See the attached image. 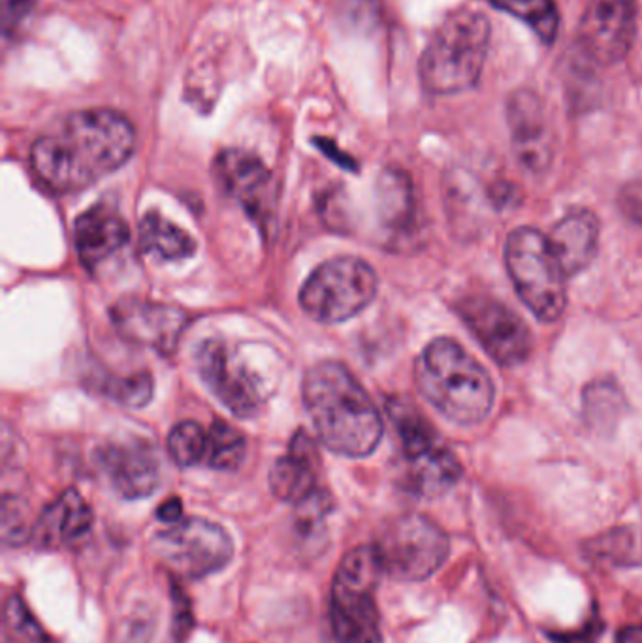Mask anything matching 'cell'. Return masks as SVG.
I'll return each mask as SVG.
<instances>
[{
  "label": "cell",
  "mask_w": 642,
  "mask_h": 643,
  "mask_svg": "<svg viewBox=\"0 0 642 643\" xmlns=\"http://www.w3.org/2000/svg\"><path fill=\"white\" fill-rule=\"evenodd\" d=\"M136 130L115 110L70 113L55 132L34 142L31 166L55 192L87 189L119 170L134 153Z\"/></svg>",
  "instance_id": "6da1fadb"
},
{
  "label": "cell",
  "mask_w": 642,
  "mask_h": 643,
  "mask_svg": "<svg viewBox=\"0 0 642 643\" xmlns=\"http://www.w3.org/2000/svg\"><path fill=\"white\" fill-rule=\"evenodd\" d=\"M304 405L319 439L345 457H366L383 439V420L370 395L339 361L313 365L302 382Z\"/></svg>",
  "instance_id": "7a4b0ae2"
},
{
  "label": "cell",
  "mask_w": 642,
  "mask_h": 643,
  "mask_svg": "<svg viewBox=\"0 0 642 643\" xmlns=\"http://www.w3.org/2000/svg\"><path fill=\"white\" fill-rule=\"evenodd\" d=\"M415 382L424 399L452 424H481L496 401V386L488 371L449 337L434 339L422 350Z\"/></svg>",
  "instance_id": "3957f363"
},
{
  "label": "cell",
  "mask_w": 642,
  "mask_h": 643,
  "mask_svg": "<svg viewBox=\"0 0 642 643\" xmlns=\"http://www.w3.org/2000/svg\"><path fill=\"white\" fill-rule=\"evenodd\" d=\"M490 34V21L482 12L469 8L452 12L437 27L420 57L422 87L439 96L475 87L486 63Z\"/></svg>",
  "instance_id": "277c9868"
},
{
  "label": "cell",
  "mask_w": 642,
  "mask_h": 643,
  "mask_svg": "<svg viewBox=\"0 0 642 643\" xmlns=\"http://www.w3.org/2000/svg\"><path fill=\"white\" fill-rule=\"evenodd\" d=\"M385 574L377 549L358 546L339 563L330 589V643H381L375 591Z\"/></svg>",
  "instance_id": "5b68a950"
},
{
  "label": "cell",
  "mask_w": 642,
  "mask_h": 643,
  "mask_svg": "<svg viewBox=\"0 0 642 643\" xmlns=\"http://www.w3.org/2000/svg\"><path fill=\"white\" fill-rule=\"evenodd\" d=\"M505 266L522 303L543 324L560 320L567 307V275L548 237L531 226L513 230L505 241Z\"/></svg>",
  "instance_id": "8992f818"
},
{
  "label": "cell",
  "mask_w": 642,
  "mask_h": 643,
  "mask_svg": "<svg viewBox=\"0 0 642 643\" xmlns=\"http://www.w3.org/2000/svg\"><path fill=\"white\" fill-rule=\"evenodd\" d=\"M377 275L360 258L341 256L317 267L300 290V305L321 324H339L362 313L377 296Z\"/></svg>",
  "instance_id": "52a82bcc"
},
{
  "label": "cell",
  "mask_w": 642,
  "mask_h": 643,
  "mask_svg": "<svg viewBox=\"0 0 642 643\" xmlns=\"http://www.w3.org/2000/svg\"><path fill=\"white\" fill-rule=\"evenodd\" d=\"M390 578L398 581L428 580L449 555V538L432 519L407 514L386 525L373 544Z\"/></svg>",
  "instance_id": "ba28073f"
},
{
  "label": "cell",
  "mask_w": 642,
  "mask_h": 643,
  "mask_svg": "<svg viewBox=\"0 0 642 643\" xmlns=\"http://www.w3.org/2000/svg\"><path fill=\"white\" fill-rule=\"evenodd\" d=\"M153 549L177 578L202 580L232 561L234 542L221 525L204 518H187L157 534Z\"/></svg>",
  "instance_id": "9c48e42d"
},
{
  "label": "cell",
  "mask_w": 642,
  "mask_h": 643,
  "mask_svg": "<svg viewBox=\"0 0 642 643\" xmlns=\"http://www.w3.org/2000/svg\"><path fill=\"white\" fill-rule=\"evenodd\" d=\"M198 373L213 393L234 416L251 418L268 399L270 390L251 369L240 350L225 341H206L196 354Z\"/></svg>",
  "instance_id": "30bf717a"
},
{
  "label": "cell",
  "mask_w": 642,
  "mask_h": 643,
  "mask_svg": "<svg viewBox=\"0 0 642 643\" xmlns=\"http://www.w3.org/2000/svg\"><path fill=\"white\" fill-rule=\"evenodd\" d=\"M456 311L467 330L501 367H516L530 358L533 350L530 328L498 299L467 296L460 299Z\"/></svg>",
  "instance_id": "8fae6325"
},
{
  "label": "cell",
  "mask_w": 642,
  "mask_h": 643,
  "mask_svg": "<svg viewBox=\"0 0 642 643\" xmlns=\"http://www.w3.org/2000/svg\"><path fill=\"white\" fill-rule=\"evenodd\" d=\"M637 32V6L633 0H588L580 17L578 34L584 51L599 64L624 61Z\"/></svg>",
  "instance_id": "7c38bea8"
},
{
  "label": "cell",
  "mask_w": 642,
  "mask_h": 643,
  "mask_svg": "<svg viewBox=\"0 0 642 643\" xmlns=\"http://www.w3.org/2000/svg\"><path fill=\"white\" fill-rule=\"evenodd\" d=\"M113 328L132 345L145 346L162 356L174 354L189 324L181 309L149 299H119L112 307Z\"/></svg>",
  "instance_id": "4fadbf2b"
},
{
  "label": "cell",
  "mask_w": 642,
  "mask_h": 643,
  "mask_svg": "<svg viewBox=\"0 0 642 643\" xmlns=\"http://www.w3.org/2000/svg\"><path fill=\"white\" fill-rule=\"evenodd\" d=\"M507 123L514 155L533 173L548 170L554 158V132L543 98L531 89H518L507 100Z\"/></svg>",
  "instance_id": "5bb4252c"
},
{
  "label": "cell",
  "mask_w": 642,
  "mask_h": 643,
  "mask_svg": "<svg viewBox=\"0 0 642 643\" xmlns=\"http://www.w3.org/2000/svg\"><path fill=\"white\" fill-rule=\"evenodd\" d=\"M219 187L238 200L249 217L262 224L272 215V172L249 151L225 149L213 162Z\"/></svg>",
  "instance_id": "9a60e30c"
},
{
  "label": "cell",
  "mask_w": 642,
  "mask_h": 643,
  "mask_svg": "<svg viewBox=\"0 0 642 643\" xmlns=\"http://www.w3.org/2000/svg\"><path fill=\"white\" fill-rule=\"evenodd\" d=\"M98 459L113 489L125 499L149 497L161 484V459L145 440L108 444Z\"/></svg>",
  "instance_id": "2e32d148"
},
{
  "label": "cell",
  "mask_w": 642,
  "mask_h": 643,
  "mask_svg": "<svg viewBox=\"0 0 642 643\" xmlns=\"http://www.w3.org/2000/svg\"><path fill=\"white\" fill-rule=\"evenodd\" d=\"M321 457L317 442L305 431H298L290 442L289 452L279 457L270 472L272 493L281 501L300 504L317 493Z\"/></svg>",
  "instance_id": "e0dca14e"
},
{
  "label": "cell",
  "mask_w": 642,
  "mask_h": 643,
  "mask_svg": "<svg viewBox=\"0 0 642 643\" xmlns=\"http://www.w3.org/2000/svg\"><path fill=\"white\" fill-rule=\"evenodd\" d=\"M93 527V510L76 489H66L34 521L33 540L42 549L74 546Z\"/></svg>",
  "instance_id": "ac0fdd59"
},
{
  "label": "cell",
  "mask_w": 642,
  "mask_h": 643,
  "mask_svg": "<svg viewBox=\"0 0 642 643\" xmlns=\"http://www.w3.org/2000/svg\"><path fill=\"white\" fill-rule=\"evenodd\" d=\"M599 232V219L588 209L571 211L552 226L546 237L567 279L592 266L599 251Z\"/></svg>",
  "instance_id": "d6986e66"
},
{
  "label": "cell",
  "mask_w": 642,
  "mask_h": 643,
  "mask_svg": "<svg viewBox=\"0 0 642 643\" xmlns=\"http://www.w3.org/2000/svg\"><path fill=\"white\" fill-rule=\"evenodd\" d=\"M130 239L127 222L106 205H97L81 213L74 224V243L81 264L95 271Z\"/></svg>",
  "instance_id": "ffe728a7"
},
{
  "label": "cell",
  "mask_w": 642,
  "mask_h": 643,
  "mask_svg": "<svg viewBox=\"0 0 642 643\" xmlns=\"http://www.w3.org/2000/svg\"><path fill=\"white\" fill-rule=\"evenodd\" d=\"M403 463V489L420 499L441 497L462 478V465L447 444L432 454Z\"/></svg>",
  "instance_id": "44dd1931"
},
{
  "label": "cell",
  "mask_w": 642,
  "mask_h": 643,
  "mask_svg": "<svg viewBox=\"0 0 642 643\" xmlns=\"http://www.w3.org/2000/svg\"><path fill=\"white\" fill-rule=\"evenodd\" d=\"M386 410L390 422L396 427L403 461H415L418 457L432 454L441 446H445L432 424L420 414V410L413 403L396 397L388 401Z\"/></svg>",
  "instance_id": "7402d4cb"
},
{
  "label": "cell",
  "mask_w": 642,
  "mask_h": 643,
  "mask_svg": "<svg viewBox=\"0 0 642 643\" xmlns=\"http://www.w3.org/2000/svg\"><path fill=\"white\" fill-rule=\"evenodd\" d=\"M140 245L145 254L159 260H185L196 251V241L183 228L149 211L140 222Z\"/></svg>",
  "instance_id": "603a6c76"
},
{
  "label": "cell",
  "mask_w": 642,
  "mask_h": 643,
  "mask_svg": "<svg viewBox=\"0 0 642 643\" xmlns=\"http://www.w3.org/2000/svg\"><path fill=\"white\" fill-rule=\"evenodd\" d=\"M383 220L392 230H407L415 222V196L409 177L398 170H388L381 179Z\"/></svg>",
  "instance_id": "cb8c5ba5"
},
{
  "label": "cell",
  "mask_w": 642,
  "mask_h": 643,
  "mask_svg": "<svg viewBox=\"0 0 642 643\" xmlns=\"http://www.w3.org/2000/svg\"><path fill=\"white\" fill-rule=\"evenodd\" d=\"M498 10L522 19L545 44L556 40L560 14L554 0H490Z\"/></svg>",
  "instance_id": "d4e9b609"
},
{
  "label": "cell",
  "mask_w": 642,
  "mask_h": 643,
  "mask_svg": "<svg viewBox=\"0 0 642 643\" xmlns=\"http://www.w3.org/2000/svg\"><path fill=\"white\" fill-rule=\"evenodd\" d=\"M245 455V439L232 425L215 420L208 431L206 461L215 471H236Z\"/></svg>",
  "instance_id": "484cf974"
},
{
  "label": "cell",
  "mask_w": 642,
  "mask_h": 643,
  "mask_svg": "<svg viewBox=\"0 0 642 643\" xmlns=\"http://www.w3.org/2000/svg\"><path fill=\"white\" fill-rule=\"evenodd\" d=\"M208 431L196 422H181L168 435V454L179 467H194L206 461Z\"/></svg>",
  "instance_id": "4316f807"
},
{
  "label": "cell",
  "mask_w": 642,
  "mask_h": 643,
  "mask_svg": "<svg viewBox=\"0 0 642 643\" xmlns=\"http://www.w3.org/2000/svg\"><path fill=\"white\" fill-rule=\"evenodd\" d=\"M624 410V397L609 380L595 382L584 392V412L597 429H609Z\"/></svg>",
  "instance_id": "83f0119b"
},
{
  "label": "cell",
  "mask_w": 642,
  "mask_h": 643,
  "mask_svg": "<svg viewBox=\"0 0 642 643\" xmlns=\"http://www.w3.org/2000/svg\"><path fill=\"white\" fill-rule=\"evenodd\" d=\"M33 529L27 504L17 497L6 495L2 499V542L6 546H21L33 538Z\"/></svg>",
  "instance_id": "f1b7e54d"
},
{
  "label": "cell",
  "mask_w": 642,
  "mask_h": 643,
  "mask_svg": "<svg viewBox=\"0 0 642 643\" xmlns=\"http://www.w3.org/2000/svg\"><path fill=\"white\" fill-rule=\"evenodd\" d=\"M4 623L25 642L51 643L46 630L38 625L33 613L27 610L25 602L17 595L10 596L4 606Z\"/></svg>",
  "instance_id": "f546056e"
},
{
  "label": "cell",
  "mask_w": 642,
  "mask_h": 643,
  "mask_svg": "<svg viewBox=\"0 0 642 643\" xmlns=\"http://www.w3.org/2000/svg\"><path fill=\"white\" fill-rule=\"evenodd\" d=\"M104 393L129 407H142L153 393V380L147 373L132 377L110 378L104 382Z\"/></svg>",
  "instance_id": "4dcf8cb0"
},
{
  "label": "cell",
  "mask_w": 642,
  "mask_h": 643,
  "mask_svg": "<svg viewBox=\"0 0 642 643\" xmlns=\"http://www.w3.org/2000/svg\"><path fill=\"white\" fill-rule=\"evenodd\" d=\"M174 636L177 643L185 642V638L191 634V628L194 625L193 612H191V602L185 591L179 587V583H174Z\"/></svg>",
  "instance_id": "1f68e13d"
},
{
  "label": "cell",
  "mask_w": 642,
  "mask_h": 643,
  "mask_svg": "<svg viewBox=\"0 0 642 643\" xmlns=\"http://www.w3.org/2000/svg\"><path fill=\"white\" fill-rule=\"evenodd\" d=\"M36 2L38 0H0L2 31L6 36L31 16Z\"/></svg>",
  "instance_id": "d6a6232c"
},
{
  "label": "cell",
  "mask_w": 642,
  "mask_h": 643,
  "mask_svg": "<svg viewBox=\"0 0 642 643\" xmlns=\"http://www.w3.org/2000/svg\"><path fill=\"white\" fill-rule=\"evenodd\" d=\"M157 516H159V519L164 521V523H170V525L177 523V521L183 519L181 518V516H183V504H181L179 499H170V501H166L159 506Z\"/></svg>",
  "instance_id": "836d02e7"
},
{
  "label": "cell",
  "mask_w": 642,
  "mask_h": 643,
  "mask_svg": "<svg viewBox=\"0 0 642 643\" xmlns=\"http://www.w3.org/2000/svg\"><path fill=\"white\" fill-rule=\"evenodd\" d=\"M614 643H642V625L622 628Z\"/></svg>",
  "instance_id": "e575fe53"
},
{
  "label": "cell",
  "mask_w": 642,
  "mask_h": 643,
  "mask_svg": "<svg viewBox=\"0 0 642 643\" xmlns=\"http://www.w3.org/2000/svg\"><path fill=\"white\" fill-rule=\"evenodd\" d=\"M317 142H319V145H321L322 151H324L326 155H330V158H336L341 166H351V168H354L353 160H351V158L349 157H345V155H339L338 151H336V145H334V143L324 142V140H317Z\"/></svg>",
  "instance_id": "d590c367"
}]
</instances>
